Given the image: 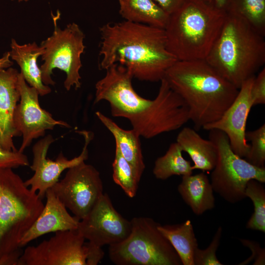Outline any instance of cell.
I'll return each mask as SVG.
<instances>
[{"instance_id": "484cf974", "label": "cell", "mask_w": 265, "mask_h": 265, "mask_svg": "<svg viewBox=\"0 0 265 265\" xmlns=\"http://www.w3.org/2000/svg\"><path fill=\"white\" fill-rule=\"evenodd\" d=\"M226 12L239 17L265 36V0H232Z\"/></svg>"}, {"instance_id": "d6a6232c", "label": "cell", "mask_w": 265, "mask_h": 265, "mask_svg": "<svg viewBox=\"0 0 265 265\" xmlns=\"http://www.w3.org/2000/svg\"><path fill=\"white\" fill-rule=\"evenodd\" d=\"M253 106L265 104V68L264 67L255 76L251 88Z\"/></svg>"}, {"instance_id": "f1b7e54d", "label": "cell", "mask_w": 265, "mask_h": 265, "mask_svg": "<svg viewBox=\"0 0 265 265\" xmlns=\"http://www.w3.org/2000/svg\"><path fill=\"white\" fill-rule=\"evenodd\" d=\"M245 137L251 142L245 159L255 166L265 168V124L255 130L246 132Z\"/></svg>"}, {"instance_id": "5b68a950", "label": "cell", "mask_w": 265, "mask_h": 265, "mask_svg": "<svg viewBox=\"0 0 265 265\" xmlns=\"http://www.w3.org/2000/svg\"><path fill=\"white\" fill-rule=\"evenodd\" d=\"M44 204L12 168L0 167V265H18L21 239Z\"/></svg>"}, {"instance_id": "ba28073f", "label": "cell", "mask_w": 265, "mask_h": 265, "mask_svg": "<svg viewBox=\"0 0 265 265\" xmlns=\"http://www.w3.org/2000/svg\"><path fill=\"white\" fill-rule=\"evenodd\" d=\"M209 131V139L218 152L217 162L211 175L212 189L229 203L239 202L246 197L245 189L249 180L265 183V168L255 166L236 154L223 132L215 129Z\"/></svg>"}, {"instance_id": "8fae6325", "label": "cell", "mask_w": 265, "mask_h": 265, "mask_svg": "<svg viewBox=\"0 0 265 265\" xmlns=\"http://www.w3.org/2000/svg\"><path fill=\"white\" fill-rule=\"evenodd\" d=\"M52 189L66 208L80 220L103 194L99 172L85 161L68 169L65 177Z\"/></svg>"}, {"instance_id": "ffe728a7", "label": "cell", "mask_w": 265, "mask_h": 265, "mask_svg": "<svg viewBox=\"0 0 265 265\" xmlns=\"http://www.w3.org/2000/svg\"><path fill=\"white\" fill-rule=\"evenodd\" d=\"M10 47V57L19 65L25 80L38 91L39 95L43 96L50 93L51 88L42 82L41 70L37 64L38 58L44 53L43 48L35 42L20 45L14 39L11 40Z\"/></svg>"}, {"instance_id": "d4e9b609", "label": "cell", "mask_w": 265, "mask_h": 265, "mask_svg": "<svg viewBox=\"0 0 265 265\" xmlns=\"http://www.w3.org/2000/svg\"><path fill=\"white\" fill-rule=\"evenodd\" d=\"M182 152L176 142L171 143L165 154L155 161L153 170L155 177L164 180L173 175L192 174L190 161L184 159Z\"/></svg>"}, {"instance_id": "4dcf8cb0", "label": "cell", "mask_w": 265, "mask_h": 265, "mask_svg": "<svg viewBox=\"0 0 265 265\" xmlns=\"http://www.w3.org/2000/svg\"><path fill=\"white\" fill-rule=\"evenodd\" d=\"M29 165L27 156L18 150L9 151L0 148V167L17 168Z\"/></svg>"}, {"instance_id": "8d00e7d4", "label": "cell", "mask_w": 265, "mask_h": 265, "mask_svg": "<svg viewBox=\"0 0 265 265\" xmlns=\"http://www.w3.org/2000/svg\"><path fill=\"white\" fill-rule=\"evenodd\" d=\"M17 0L19 2H21V1H27L28 0Z\"/></svg>"}, {"instance_id": "83f0119b", "label": "cell", "mask_w": 265, "mask_h": 265, "mask_svg": "<svg viewBox=\"0 0 265 265\" xmlns=\"http://www.w3.org/2000/svg\"><path fill=\"white\" fill-rule=\"evenodd\" d=\"M264 183L255 179L247 183L245 195L252 201L254 212L246 224L247 229L265 232V189Z\"/></svg>"}, {"instance_id": "7402d4cb", "label": "cell", "mask_w": 265, "mask_h": 265, "mask_svg": "<svg viewBox=\"0 0 265 265\" xmlns=\"http://www.w3.org/2000/svg\"><path fill=\"white\" fill-rule=\"evenodd\" d=\"M95 114L112 134L115 139L116 146L141 178L145 170V165L142 153L140 136L132 129L126 130L121 128L111 119L101 112L96 111Z\"/></svg>"}, {"instance_id": "7a4b0ae2", "label": "cell", "mask_w": 265, "mask_h": 265, "mask_svg": "<svg viewBox=\"0 0 265 265\" xmlns=\"http://www.w3.org/2000/svg\"><path fill=\"white\" fill-rule=\"evenodd\" d=\"M163 79L186 103L195 130L220 118L239 89L205 59L177 60L167 70Z\"/></svg>"}, {"instance_id": "52a82bcc", "label": "cell", "mask_w": 265, "mask_h": 265, "mask_svg": "<svg viewBox=\"0 0 265 265\" xmlns=\"http://www.w3.org/2000/svg\"><path fill=\"white\" fill-rule=\"evenodd\" d=\"M54 20V29L53 34L41 43L44 49L42 59L44 63L40 66L41 79L46 85H54L51 78L53 70L58 68L66 74L64 82L65 88L69 91L72 86L75 89L81 87L80 70L82 66L80 56L85 46L83 43L85 35L76 23L69 24L64 29L59 28Z\"/></svg>"}, {"instance_id": "5bb4252c", "label": "cell", "mask_w": 265, "mask_h": 265, "mask_svg": "<svg viewBox=\"0 0 265 265\" xmlns=\"http://www.w3.org/2000/svg\"><path fill=\"white\" fill-rule=\"evenodd\" d=\"M18 82L20 99L15 109L13 120L16 130L23 136L18 151L23 153L33 139L44 136L47 130H53L58 125L68 128L71 126L65 121L54 119L49 112L41 107L39 92L27 84L21 73Z\"/></svg>"}, {"instance_id": "2e32d148", "label": "cell", "mask_w": 265, "mask_h": 265, "mask_svg": "<svg viewBox=\"0 0 265 265\" xmlns=\"http://www.w3.org/2000/svg\"><path fill=\"white\" fill-rule=\"evenodd\" d=\"M255 77H250L242 84L236 98L220 118L202 128L225 133L233 151L241 158L246 157L250 148L245 137L246 126L253 106L251 92Z\"/></svg>"}, {"instance_id": "ac0fdd59", "label": "cell", "mask_w": 265, "mask_h": 265, "mask_svg": "<svg viewBox=\"0 0 265 265\" xmlns=\"http://www.w3.org/2000/svg\"><path fill=\"white\" fill-rule=\"evenodd\" d=\"M18 71L9 67L0 69V148L16 151L15 137L21 136L14 124V112L20 99Z\"/></svg>"}, {"instance_id": "30bf717a", "label": "cell", "mask_w": 265, "mask_h": 265, "mask_svg": "<svg viewBox=\"0 0 265 265\" xmlns=\"http://www.w3.org/2000/svg\"><path fill=\"white\" fill-rule=\"evenodd\" d=\"M129 120L140 136L149 139L182 127L189 121V110L163 79L156 98Z\"/></svg>"}, {"instance_id": "9c48e42d", "label": "cell", "mask_w": 265, "mask_h": 265, "mask_svg": "<svg viewBox=\"0 0 265 265\" xmlns=\"http://www.w3.org/2000/svg\"><path fill=\"white\" fill-rule=\"evenodd\" d=\"M85 240L78 230L56 232L37 245L27 247L18 265H97L104 252Z\"/></svg>"}, {"instance_id": "7c38bea8", "label": "cell", "mask_w": 265, "mask_h": 265, "mask_svg": "<svg viewBox=\"0 0 265 265\" xmlns=\"http://www.w3.org/2000/svg\"><path fill=\"white\" fill-rule=\"evenodd\" d=\"M105 76L95 84L94 104L102 101L109 103L111 115L129 120L145 107L150 100L140 96L134 90L131 72L116 63L106 70Z\"/></svg>"}, {"instance_id": "8992f818", "label": "cell", "mask_w": 265, "mask_h": 265, "mask_svg": "<svg viewBox=\"0 0 265 265\" xmlns=\"http://www.w3.org/2000/svg\"><path fill=\"white\" fill-rule=\"evenodd\" d=\"M129 235L109 245L108 256L117 265H182L169 240L158 229L159 223L146 217L131 220Z\"/></svg>"}, {"instance_id": "cb8c5ba5", "label": "cell", "mask_w": 265, "mask_h": 265, "mask_svg": "<svg viewBox=\"0 0 265 265\" xmlns=\"http://www.w3.org/2000/svg\"><path fill=\"white\" fill-rule=\"evenodd\" d=\"M158 228L174 247L182 265H194V254L198 247L191 221L187 220L181 224H159Z\"/></svg>"}, {"instance_id": "e575fe53", "label": "cell", "mask_w": 265, "mask_h": 265, "mask_svg": "<svg viewBox=\"0 0 265 265\" xmlns=\"http://www.w3.org/2000/svg\"><path fill=\"white\" fill-rule=\"evenodd\" d=\"M9 52H5L2 57L0 58V69H7L10 67L13 64L10 59Z\"/></svg>"}, {"instance_id": "836d02e7", "label": "cell", "mask_w": 265, "mask_h": 265, "mask_svg": "<svg viewBox=\"0 0 265 265\" xmlns=\"http://www.w3.org/2000/svg\"><path fill=\"white\" fill-rule=\"evenodd\" d=\"M168 15L176 11L185 0H153Z\"/></svg>"}, {"instance_id": "3957f363", "label": "cell", "mask_w": 265, "mask_h": 265, "mask_svg": "<svg viewBox=\"0 0 265 265\" xmlns=\"http://www.w3.org/2000/svg\"><path fill=\"white\" fill-rule=\"evenodd\" d=\"M264 37L243 19L226 12L221 30L205 60L239 89L265 65Z\"/></svg>"}, {"instance_id": "4316f807", "label": "cell", "mask_w": 265, "mask_h": 265, "mask_svg": "<svg viewBox=\"0 0 265 265\" xmlns=\"http://www.w3.org/2000/svg\"><path fill=\"white\" fill-rule=\"evenodd\" d=\"M112 171L114 182L122 188L128 197H134L141 178L116 146L112 163Z\"/></svg>"}, {"instance_id": "1f68e13d", "label": "cell", "mask_w": 265, "mask_h": 265, "mask_svg": "<svg viewBox=\"0 0 265 265\" xmlns=\"http://www.w3.org/2000/svg\"><path fill=\"white\" fill-rule=\"evenodd\" d=\"M241 244L250 249L252 255L238 265H246L254 261L253 265H265V249L261 247L257 241L248 239H240Z\"/></svg>"}, {"instance_id": "d6986e66", "label": "cell", "mask_w": 265, "mask_h": 265, "mask_svg": "<svg viewBox=\"0 0 265 265\" xmlns=\"http://www.w3.org/2000/svg\"><path fill=\"white\" fill-rule=\"evenodd\" d=\"M176 142L192 160L193 170L210 171L215 167L218 158L216 145L210 139H204L195 129L183 128L177 136Z\"/></svg>"}, {"instance_id": "4fadbf2b", "label": "cell", "mask_w": 265, "mask_h": 265, "mask_svg": "<svg viewBox=\"0 0 265 265\" xmlns=\"http://www.w3.org/2000/svg\"><path fill=\"white\" fill-rule=\"evenodd\" d=\"M84 139L82 151L77 157L69 159L60 152L53 160L47 159L48 150L55 140L49 134L37 141L33 146V160L30 168L34 172L33 176L24 181L25 184L33 191H38V196L43 199L46 191L59 181L61 174L66 169L85 161L88 158V146L93 139V133L86 131H78Z\"/></svg>"}, {"instance_id": "e0dca14e", "label": "cell", "mask_w": 265, "mask_h": 265, "mask_svg": "<svg viewBox=\"0 0 265 265\" xmlns=\"http://www.w3.org/2000/svg\"><path fill=\"white\" fill-rule=\"evenodd\" d=\"M45 197L46 203L41 212L21 239V248L46 234L78 228L80 220L69 214L52 188L46 191Z\"/></svg>"}, {"instance_id": "603a6c76", "label": "cell", "mask_w": 265, "mask_h": 265, "mask_svg": "<svg viewBox=\"0 0 265 265\" xmlns=\"http://www.w3.org/2000/svg\"><path fill=\"white\" fill-rule=\"evenodd\" d=\"M119 13L125 21L163 28L169 15L153 0H118Z\"/></svg>"}, {"instance_id": "44dd1931", "label": "cell", "mask_w": 265, "mask_h": 265, "mask_svg": "<svg viewBox=\"0 0 265 265\" xmlns=\"http://www.w3.org/2000/svg\"><path fill=\"white\" fill-rule=\"evenodd\" d=\"M178 190L184 201L196 215L214 207L213 190L204 172L183 176Z\"/></svg>"}, {"instance_id": "d590c367", "label": "cell", "mask_w": 265, "mask_h": 265, "mask_svg": "<svg viewBox=\"0 0 265 265\" xmlns=\"http://www.w3.org/2000/svg\"><path fill=\"white\" fill-rule=\"evenodd\" d=\"M214 4L218 8L227 11L232 0H208Z\"/></svg>"}, {"instance_id": "9a60e30c", "label": "cell", "mask_w": 265, "mask_h": 265, "mask_svg": "<svg viewBox=\"0 0 265 265\" xmlns=\"http://www.w3.org/2000/svg\"><path fill=\"white\" fill-rule=\"evenodd\" d=\"M131 221L114 208L108 195L103 193L89 212L80 221L78 231L85 239L102 247L120 242L129 235Z\"/></svg>"}, {"instance_id": "f546056e", "label": "cell", "mask_w": 265, "mask_h": 265, "mask_svg": "<svg viewBox=\"0 0 265 265\" xmlns=\"http://www.w3.org/2000/svg\"><path fill=\"white\" fill-rule=\"evenodd\" d=\"M222 229L219 227L208 247L205 249L196 248L194 254V265H222L217 259L216 251L220 244Z\"/></svg>"}, {"instance_id": "277c9868", "label": "cell", "mask_w": 265, "mask_h": 265, "mask_svg": "<svg viewBox=\"0 0 265 265\" xmlns=\"http://www.w3.org/2000/svg\"><path fill=\"white\" fill-rule=\"evenodd\" d=\"M226 16L208 0H185L164 29L167 50L178 60L205 59Z\"/></svg>"}, {"instance_id": "6da1fadb", "label": "cell", "mask_w": 265, "mask_h": 265, "mask_svg": "<svg viewBox=\"0 0 265 265\" xmlns=\"http://www.w3.org/2000/svg\"><path fill=\"white\" fill-rule=\"evenodd\" d=\"M100 31L101 70L118 63L125 66L133 78L158 82L178 60L167 49L163 28L124 21L106 24Z\"/></svg>"}]
</instances>
